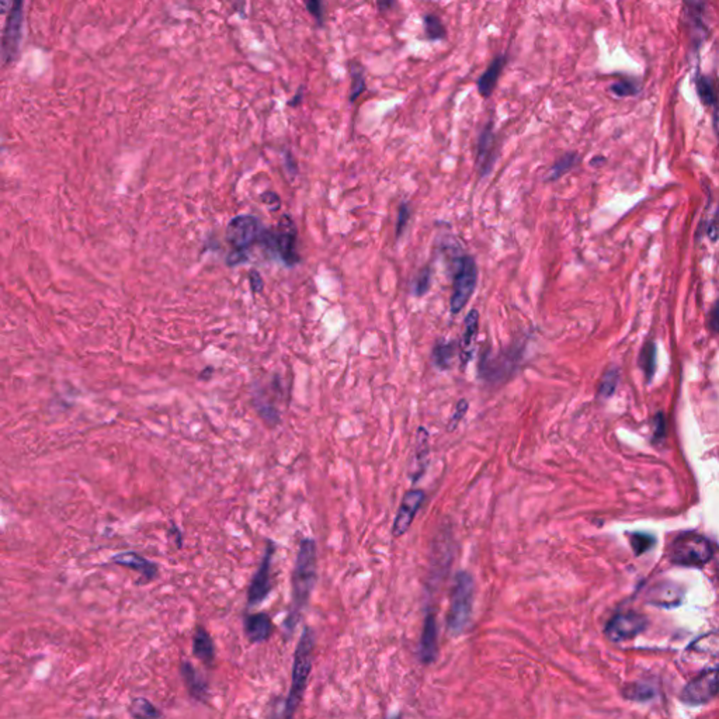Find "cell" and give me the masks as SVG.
Wrapping results in <instances>:
<instances>
[{
  "mask_svg": "<svg viewBox=\"0 0 719 719\" xmlns=\"http://www.w3.org/2000/svg\"><path fill=\"white\" fill-rule=\"evenodd\" d=\"M709 329L715 333H719V299L715 302L713 308L709 312Z\"/></svg>",
  "mask_w": 719,
  "mask_h": 719,
  "instance_id": "e575fe53",
  "label": "cell"
},
{
  "mask_svg": "<svg viewBox=\"0 0 719 719\" xmlns=\"http://www.w3.org/2000/svg\"><path fill=\"white\" fill-rule=\"evenodd\" d=\"M393 719H399V718H393Z\"/></svg>",
  "mask_w": 719,
  "mask_h": 719,
  "instance_id": "ee69618b",
  "label": "cell"
},
{
  "mask_svg": "<svg viewBox=\"0 0 719 719\" xmlns=\"http://www.w3.org/2000/svg\"><path fill=\"white\" fill-rule=\"evenodd\" d=\"M261 242L275 251L284 264L292 267L299 263V254L296 251V227L289 215H282L277 229L264 230Z\"/></svg>",
  "mask_w": 719,
  "mask_h": 719,
  "instance_id": "5b68a950",
  "label": "cell"
},
{
  "mask_svg": "<svg viewBox=\"0 0 719 719\" xmlns=\"http://www.w3.org/2000/svg\"><path fill=\"white\" fill-rule=\"evenodd\" d=\"M192 654L204 664H211L215 659L213 640L202 626H198L192 636Z\"/></svg>",
  "mask_w": 719,
  "mask_h": 719,
  "instance_id": "ac0fdd59",
  "label": "cell"
},
{
  "mask_svg": "<svg viewBox=\"0 0 719 719\" xmlns=\"http://www.w3.org/2000/svg\"><path fill=\"white\" fill-rule=\"evenodd\" d=\"M430 285H431V270H430V267H424V268L420 271L418 277L416 278V282H414V293H416L417 296L424 295V293L428 291Z\"/></svg>",
  "mask_w": 719,
  "mask_h": 719,
  "instance_id": "1f68e13d",
  "label": "cell"
},
{
  "mask_svg": "<svg viewBox=\"0 0 719 719\" xmlns=\"http://www.w3.org/2000/svg\"><path fill=\"white\" fill-rule=\"evenodd\" d=\"M437 654V621L433 612L424 618L420 638V657L424 663L434 661Z\"/></svg>",
  "mask_w": 719,
  "mask_h": 719,
  "instance_id": "2e32d148",
  "label": "cell"
},
{
  "mask_svg": "<svg viewBox=\"0 0 719 719\" xmlns=\"http://www.w3.org/2000/svg\"><path fill=\"white\" fill-rule=\"evenodd\" d=\"M718 691L719 668H708L685 685L681 698L688 705H701L712 699Z\"/></svg>",
  "mask_w": 719,
  "mask_h": 719,
  "instance_id": "ba28073f",
  "label": "cell"
},
{
  "mask_svg": "<svg viewBox=\"0 0 719 719\" xmlns=\"http://www.w3.org/2000/svg\"><path fill=\"white\" fill-rule=\"evenodd\" d=\"M249 279H250V286H251L253 292H261L264 284H263V278H261L260 272L256 270H250Z\"/></svg>",
  "mask_w": 719,
  "mask_h": 719,
  "instance_id": "f35d334b",
  "label": "cell"
},
{
  "mask_svg": "<svg viewBox=\"0 0 719 719\" xmlns=\"http://www.w3.org/2000/svg\"><path fill=\"white\" fill-rule=\"evenodd\" d=\"M503 66H504V56L503 55H497L492 63L487 66L486 72L480 76V79L477 80V90H479V94L484 98H487L496 83H497V79L503 70Z\"/></svg>",
  "mask_w": 719,
  "mask_h": 719,
  "instance_id": "d6986e66",
  "label": "cell"
},
{
  "mask_svg": "<svg viewBox=\"0 0 719 719\" xmlns=\"http://www.w3.org/2000/svg\"><path fill=\"white\" fill-rule=\"evenodd\" d=\"M301 95H302V90H299V93H296V95L291 100L289 105H296L299 103V100H301Z\"/></svg>",
  "mask_w": 719,
  "mask_h": 719,
  "instance_id": "60d3db41",
  "label": "cell"
},
{
  "mask_svg": "<svg viewBox=\"0 0 719 719\" xmlns=\"http://www.w3.org/2000/svg\"><path fill=\"white\" fill-rule=\"evenodd\" d=\"M316 543L313 539L305 538L299 543L295 567L292 572V607L286 618L289 628H293L301 611L308 604L316 581Z\"/></svg>",
  "mask_w": 719,
  "mask_h": 719,
  "instance_id": "6da1fadb",
  "label": "cell"
},
{
  "mask_svg": "<svg viewBox=\"0 0 719 719\" xmlns=\"http://www.w3.org/2000/svg\"><path fill=\"white\" fill-rule=\"evenodd\" d=\"M697 90H698V94L701 97V100L705 103V104H712L715 103L716 100V93H715V88H713V84L712 81L709 80V77L706 76H699L697 79Z\"/></svg>",
  "mask_w": 719,
  "mask_h": 719,
  "instance_id": "f1b7e54d",
  "label": "cell"
},
{
  "mask_svg": "<svg viewBox=\"0 0 719 719\" xmlns=\"http://www.w3.org/2000/svg\"><path fill=\"white\" fill-rule=\"evenodd\" d=\"M712 556L713 548L711 542L695 532L680 534L668 546V559L680 566H704Z\"/></svg>",
  "mask_w": 719,
  "mask_h": 719,
  "instance_id": "277c9868",
  "label": "cell"
},
{
  "mask_svg": "<svg viewBox=\"0 0 719 719\" xmlns=\"http://www.w3.org/2000/svg\"><path fill=\"white\" fill-rule=\"evenodd\" d=\"M306 8L308 11L317 20L319 24H322L323 21V11H322V3L317 1V0H310V1H306Z\"/></svg>",
  "mask_w": 719,
  "mask_h": 719,
  "instance_id": "d590c367",
  "label": "cell"
},
{
  "mask_svg": "<svg viewBox=\"0 0 719 719\" xmlns=\"http://www.w3.org/2000/svg\"><path fill=\"white\" fill-rule=\"evenodd\" d=\"M21 1H14L13 7L7 15L3 39H1V55L3 62H11L18 51V45L21 41V25H22V10Z\"/></svg>",
  "mask_w": 719,
  "mask_h": 719,
  "instance_id": "30bf717a",
  "label": "cell"
},
{
  "mask_svg": "<svg viewBox=\"0 0 719 719\" xmlns=\"http://www.w3.org/2000/svg\"><path fill=\"white\" fill-rule=\"evenodd\" d=\"M639 362H640V368L643 369L646 378L650 379L653 376L654 368H656V345L653 341H647L643 345V348L640 351Z\"/></svg>",
  "mask_w": 719,
  "mask_h": 719,
  "instance_id": "cb8c5ba5",
  "label": "cell"
},
{
  "mask_svg": "<svg viewBox=\"0 0 719 719\" xmlns=\"http://www.w3.org/2000/svg\"><path fill=\"white\" fill-rule=\"evenodd\" d=\"M312 656H313V635L309 628H305L293 654V666H292V681L289 694L286 698L285 713L286 719H292L296 706L299 705L302 695L306 688V682L312 670Z\"/></svg>",
  "mask_w": 719,
  "mask_h": 719,
  "instance_id": "7a4b0ae2",
  "label": "cell"
},
{
  "mask_svg": "<svg viewBox=\"0 0 719 719\" xmlns=\"http://www.w3.org/2000/svg\"><path fill=\"white\" fill-rule=\"evenodd\" d=\"M577 154L576 153H566L563 154L559 160H556L553 163V166L550 167L546 178L553 181V180H558L559 177H562L565 173H567L576 163H577Z\"/></svg>",
  "mask_w": 719,
  "mask_h": 719,
  "instance_id": "d4e9b609",
  "label": "cell"
},
{
  "mask_svg": "<svg viewBox=\"0 0 719 719\" xmlns=\"http://www.w3.org/2000/svg\"><path fill=\"white\" fill-rule=\"evenodd\" d=\"M616 381H618V372H616V369H614V368H612V369H608V371L604 374V376H602V379H601V382H600L598 395H600L601 397H608V396H611V395L614 393V390H615Z\"/></svg>",
  "mask_w": 719,
  "mask_h": 719,
  "instance_id": "f546056e",
  "label": "cell"
},
{
  "mask_svg": "<svg viewBox=\"0 0 719 719\" xmlns=\"http://www.w3.org/2000/svg\"><path fill=\"white\" fill-rule=\"evenodd\" d=\"M393 4H395L393 1H383V3H382V1H379V3H378V7H379V8H389V7H392Z\"/></svg>",
  "mask_w": 719,
  "mask_h": 719,
  "instance_id": "b9f144b4",
  "label": "cell"
},
{
  "mask_svg": "<svg viewBox=\"0 0 719 719\" xmlns=\"http://www.w3.org/2000/svg\"><path fill=\"white\" fill-rule=\"evenodd\" d=\"M477 281V267L470 256H463L456 263L454 291L451 296V313H459L472 296Z\"/></svg>",
  "mask_w": 719,
  "mask_h": 719,
  "instance_id": "8992f818",
  "label": "cell"
},
{
  "mask_svg": "<svg viewBox=\"0 0 719 719\" xmlns=\"http://www.w3.org/2000/svg\"><path fill=\"white\" fill-rule=\"evenodd\" d=\"M410 219V206L409 204L403 202L400 204L399 206V211H397V222H396V237H400V235L403 233L407 222Z\"/></svg>",
  "mask_w": 719,
  "mask_h": 719,
  "instance_id": "836d02e7",
  "label": "cell"
},
{
  "mask_svg": "<svg viewBox=\"0 0 719 719\" xmlns=\"http://www.w3.org/2000/svg\"><path fill=\"white\" fill-rule=\"evenodd\" d=\"M261 227L257 218L251 215H237L226 226V240L233 251L244 253L261 236Z\"/></svg>",
  "mask_w": 719,
  "mask_h": 719,
  "instance_id": "52a82bcc",
  "label": "cell"
},
{
  "mask_svg": "<svg viewBox=\"0 0 719 719\" xmlns=\"http://www.w3.org/2000/svg\"><path fill=\"white\" fill-rule=\"evenodd\" d=\"M128 712L133 719H159L161 716L160 711L143 697H135L128 706Z\"/></svg>",
  "mask_w": 719,
  "mask_h": 719,
  "instance_id": "ffe728a7",
  "label": "cell"
},
{
  "mask_svg": "<svg viewBox=\"0 0 719 719\" xmlns=\"http://www.w3.org/2000/svg\"><path fill=\"white\" fill-rule=\"evenodd\" d=\"M261 198H263V199H264V202H265V204H268L270 206H271V204H274L275 209L279 206V198H278V195H277L275 192H272V191H267L265 194H263V197H261Z\"/></svg>",
  "mask_w": 719,
  "mask_h": 719,
  "instance_id": "ab89813d",
  "label": "cell"
},
{
  "mask_svg": "<svg viewBox=\"0 0 719 719\" xmlns=\"http://www.w3.org/2000/svg\"><path fill=\"white\" fill-rule=\"evenodd\" d=\"M650 597H652L653 602L664 605V604H673L680 597V593L675 588V586L668 584V583H661L650 591Z\"/></svg>",
  "mask_w": 719,
  "mask_h": 719,
  "instance_id": "603a6c76",
  "label": "cell"
},
{
  "mask_svg": "<svg viewBox=\"0 0 719 719\" xmlns=\"http://www.w3.org/2000/svg\"><path fill=\"white\" fill-rule=\"evenodd\" d=\"M423 499L424 493L421 490H410L404 494L393 521L392 532L395 536H402L409 529L418 507L423 503Z\"/></svg>",
  "mask_w": 719,
  "mask_h": 719,
  "instance_id": "7c38bea8",
  "label": "cell"
},
{
  "mask_svg": "<svg viewBox=\"0 0 719 719\" xmlns=\"http://www.w3.org/2000/svg\"><path fill=\"white\" fill-rule=\"evenodd\" d=\"M455 348H456V344L454 341L437 343L433 350V361H434L435 367H438L440 369L448 368L452 357L455 354Z\"/></svg>",
  "mask_w": 719,
  "mask_h": 719,
  "instance_id": "44dd1931",
  "label": "cell"
},
{
  "mask_svg": "<svg viewBox=\"0 0 719 719\" xmlns=\"http://www.w3.org/2000/svg\"><path fill=\"white\" fill-rule=\"evenodd\" d=\"M351 76H352V80H351V90H350V101H355L367 88V83L364 80V69L358 65V63H354L351 66Z\"/></svg>",
  "mask_w": 719,
  "mask_h": 719,
  "instance_id": "4316f807",
  "label": "cell"
},
{
  "mask_svg": "<svg viewBox=\"0 0 719 719\" xmlns=\"http://www.w3.org/2000/svg\"><path fill=\"white\" fill-rule=\"evenodd\" d=\"M244 635L253 643L265 642L272 633V622L271 618L264 612L249 614L243 621Z\"/></svg>",
  "mask_w": 719,
  "mask_h": 719,
  "instance_id": "9a60e30c",
  "label": "cell"
},
{
  "mask_svg": "<svg viewBox=\"0 0 719 719\" xmlns=\"http://www.w3.org/2000/svg\"><path fill=\"white\" fill-rule=\"evenodd\" d=\"M209 372H212V368H211V367H206V368H205V371H204V372H201V378L204 376V379H206V378H208L206 375H208Z\"/></svg>",
  "mask_w": 719,
  "mask_h": 719,
  "instance_id": "7bdbcfd3",
  "label": "cell"
},
{
  "mask_svg": "<svg viewBox=\"0 0 719 719\" xmlns=\"http://www.w3.org/2000/svg\"><path fill=\"white\" fill-rule=\"evenodd\" d=\"M424 29H426V34L430 39L433 41H437V39H442L447 34V29H445V25L441 22V20L434 15V14H426L424 18Z\"/></svg>",
  "mask_w": 719,
  "mask_h": 719,
  "instance_id": "484cf974",
  "label": "cell"
},
{
  "mask_svg": "<svg viewBox=\"0 0 719 719\" xmlns=\"http://www.w3.org/2000/svg\"><path fill=\"white\" fill-rule=\"evenodd\" d=\"M653 433H654V440H660L664 437V433H666V420H664V416L661 413H659L656 417H654V428H653Z\"/></svg>",
  "mask_w": 719,
  "mask_h": 719,
  "instance_id": "8d00e7d4",
  "label": "cell"
},
{
  "mask_svg": "<svg viewBox=\"0 0 719 719\" xmlns=\"http://www.w3.org/2000/svg\"><path fill=\"white\" fill-rule=\"evenodd\" d=\"M646 626V619L635 612L618 614L605 626V635L611 640H625L640 633Z\"/></svg>",
  "mask_w": 719,
  "mask_h": 719,
  "instance_id": "8fae6325",
  "label": "cell"
},
{
  "mask_svg": "<svg viewBox=\"0 0 719 719\" xmlns=\"http://www.w3.org/2000/svg\"><path fill=\"white\" fill-rule=\"evenodd\" d=\"M180 673L190 695L197 701H205L208 698V685L197 668L190 661H183Z\"/></svg>",
  "mask_w": 719,
  "mask_h": 719,
  "instance_id": "e0dca14e",
  "label": "cell"
},
{
  "mask_svg": "<svg viewBox=\"0 0 719 719\" xmlns=\"http://www.w3.org/2000/svg\"><path fill=\"white\" fill-rule=\"evenodd\" d=\"M477 327H479V313H477V310L472 309V310H469V313L465 317V331H463V338H462L463 354L470 352L469 347L472 345V341L477 333Z\"/></svg>",
  "mask_w": 719,
  "mask_h": 719,
  "instance_id": "7402d4cb",
  "label": "cell"
},
{
  "mask_svg": "<svg viewBox=\"0 0 719 719\" xmlns=\"http://www.w3.org/2000/svg\"><path fill=\"white\" fill-rule=\"evenodd\" d=\"M611 91L619 97H626L638 93V84L632 80H621L611 86Z\"/></svg>",
  "mask_w": 719,
  "mask_h": 719,
  "instance_id": "d6a6232c",
  "label": "cell"
},
{
  "mask_svg": "<svg viewBox=\"0 0 719 719\" xmlns=\"http://www.w3.org/2000/svg\"><path fill=\"white\" fill-rule=\"evenodd\" d=\"M629 541H631L633 552L636 555H642L653 546L654 536L647 532H633L629 535Z\"/></svg>",
  "mask_w": 719,
  "mask_h": 719,
  "instance_id": "83f0119b",
  "label": "cell"
},
{
  "mask_svg": "<svg viewBox=\"0 0 719 719\" xmlns=\"http://www.w3.org/2000/svg\"><path fill=\"white\" fill-rule=\"evenodd\" d=\"M88 719H93V718H88Z\"/></svg>",
  "mask_w": 719,
  "mask_h": 719,
  "instance_id": "f6af8a7d",
  "label": "cell"
},
{
  "mask_svg": "<svg viewBox=\"0 0 719 719\" xmlns=\"http://www.w3.org/2000/svg\"><path fill=\"white\" fill-rule=\"evenodd\" d=\"M473 577L468 572L456 573L451 591V602L447 618L448 631L452 635L462 633L465 628L469 625L473 607Z\"/></svg>",
  "mask_w": 719,
  "mask_h": 719,
  "instance_id": "3957f363",
  "label": "cell"
},
{
  "mask_svg": "<svg viewBox=\"0 0 719 719\" xmlns=\"http://www.w3.org/2000/svg\"><path fill=\"white\" fill-rule=\"evenodd\" d=\"M111 562L115 563V565H119V566L136 570L146 581L153 580L157 576V572H159L156 563H153L152 560H149V559L143 558L142 555H139L136 552H132V550L121 552V553L114 555L111 558Z\"/></svg>",
  "mask_w": 719,
  "mask_h": 719,
  "instance_id": "5bb4252c",
  "label": "cell"
},
{
  "mask_svg": "<svg viewBox=\"0 0 719 719\" xmlns=\"http://www.w3.org/2000/svg\"><path fill=\"white\" fill-rule=\"evenodd\" d=\"M274 550H275V545L268 541L267 543V548H265V553L260 562V566L256 572V574L253 576L251 579V583L249 586V591H247V604L250 607H254V605H258L261 604L270 590H271V581H270V574H271V562H272V556H274Z\"/></svg>",
  "mask_w": 719,
  "mask_h": 719,
  "instance_id": "9c48e42d",
  "label": "cell"
},
{
  "mask_svg": "<svg viewBox=\"0 0 719 719\" xmlns=\"http://www.w3.org/2000/svg\"><path fill=\"white\" fill-rule=\"evenodd\" d=\"M466 410H468V402H466L465 399H461V400L456 403V410H455V413H454V416H452V418H451V424H452V426H451V428H452L454 426H456V424H458V421L465 416Z\"/></svg>",
  "mask_w": 719,
  "mask_h": 719,
  "instance_id": "74e56055",
  "label": "cell"
},
{
  "mask_svg": "<svg viewBox=\"0 0 719 719\" xmlns=\"http://www.w3.org/2000/svg\"><path fill=\"white\" fill-rule=\"evenodd\" d=\"M418 435H420L421 441H418V445H417V455H416L417 466H416V470L413 472V476H414L413 480H417L418 476H421L423 469H424V459L427 458V434L424 430H420Z\"/></svg>",
  "mask_w": 719,
  "mask_h": 719,
  "instance_id": "4dcf8cb0",
  "label": "cell"
},
{
  "mask_svg": "<svg viewBox=\"0 0 719 719\" xmlns=\"http://www.w3.org/2000/svg\"><path fill=\"white\" fill-rule=\"evenodd\" d=\"M496 160V138L493 131V122L489 121L483 131L479 135L477 140V154H476V167L479 171V177H484L490 173L493 163Z\"/></svg>",
  "mask_w": 719,
  "mask_h": 719,
  "instance_id": "4fadbf2b",
  "label": "cell"
}]
</instances>
